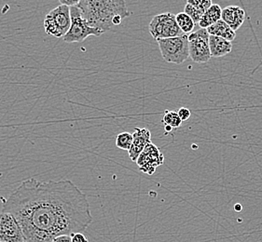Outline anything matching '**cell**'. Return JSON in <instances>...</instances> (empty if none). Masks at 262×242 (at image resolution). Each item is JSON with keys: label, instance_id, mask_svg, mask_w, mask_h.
<instances>
[{"label": "cell", "instance_id": "6da1fadb", "mask_svg": "<svg viewBox=\"0 0 262 242\" xmlns=\"http://www.w3.org/2000/svg\"><path fill=\"white\" fill-rule=\"evenodd\" d=\"M2 201V211L15 217L27 242L83 233L93 222L87 196L70 180H24Z\"/></svg>", "mask_w": 262, "mask_h": 242}, {"label": "cell", "instance_id": "7a4b0ae2", "mask_svg": "<svg viewBox=\"0 0 262 242\" xmlns=\"http://www.w3.org/2000/svg\"><path fill=\"white\" fill-rule=\"evenodd\" d=\"M77 7L91 27L104 33L131 14L125 0H81Z\"/></svg>", "mask_w": 262, "mask_h": 242}, {"label": "cell", "instance_id": "3957f363", "mask_svg": "<svg viewBox=\"0 0 262 242\" xmlns=\"http://www.w3.org/2000/svg\"><path fill=\"white\" fill-rule=\"evenodd\" d=\"M157 43L166 63L181 64L189 57V35L159 39Z\"/></svg>", "mask_w": 262, "mask_h": 242}, {"label": "cell", "instance_id": "277c9868", "mask_svg": "<svg viewBox=\"0 0 262 242\" xmlns=\"http://www.w3.org/2000/svg\"><path fill=\"white\" fill-rule=\"evenodd\" d=\"M70 14L71 27L68 34L63 37L64 42H82L90 36L100 37L102 34H104V32L90 26L77 6L70 7Z\"/></svg>", "mask_w": 262, "mask_h": 242}, {"label": "cell", "instance_id": "5b68a950", "mask_svg": "<svg viewBox=\"0 0 262 242\" xmlns=\"http://www.w3.org/2000/svg\"><path fill=\"white\" fill-rule=\"evenodd\" d=\"M71 27L70 7L60 5L48 13L44 19V29L46 34L53 37H63Z\"/></svg>", "mask_w": 262, "mask_h": 242}, {"label": "cell", "instance_id": "8992f818", "mask_svg": "<svg viewBox=\"0 0 262 242\" xmlns=\"http://www.w3.org/2000/svg\"><path fill=\"white\" fill-rule=\"evenodd\" d=\"M148 30L152 37L157 41L159 39L179 37L184 35L172 12H164L153 17Z\"/></svg>", "mask_w": 262, "mask_h": 242}, {"label": "cell", "instance_id": "52a82bcc", "mask_svg": "<svg viewBox=\"0 0 262 242\" xmlns=\"http://www.w3.org/2000/svg\"><path fill=\"white\" fill-rule=\"evenodd\" d=\"M209 33L205 28H200L189 35V57L194 63H208L212 58L210 53Z\"/></svg>", "mask_w": 262, "mask_h": 242}, {"label": "cell", "instance_id": "ba28073f", "mask_svg": "<svg viewBox=\"0 0 262 242\" xmlns=\"http://www.w3.org/2000/svg\"><path fill=\"white\" fill-rule=\"evenodd\" d=\"M164 156L160 149L152 142H149L140 154L137 160L139 170L144 174L152 175L156 168L163 165Z\"/></svg>", "mask_w": 262, "mask_h": 242}, {"label": "cell", "instance_id": "9c48e42d", "mask_svg": "<svg viewBox=\"0 0 262 242\" xmlns=\"http://www.w3.org/2000/svg\"><path fill=\"white\" fill-rule=\"evenodd\" d=\"M0 241H26L21 226L15 217L9 212L2 211L0 213Z\"/></svg>", "mask_w": 262, "mask_h": 242}, {"label": "cell", "instance_id": "30bf717a", "mask_svg": "<svg viewBox=\"0 0 262 242\" xmlns=\"http://www.w3.org/2000/svg\"><path fill=\"white\" fill-rule=\"evenodd\" d=\"M133 137V143L128 153L132 161L137 162L140 154L144 151L147 144L151 142V133L146 128H136Z\"/></svg>", "mask_w": 262, "mask_h": 242}, {"label": "cell", "instance_id": "8fae6325", "mask_svg": "<svg viewBox=\"0 0 262 242\" xmlns=\"http://www.w3.org/2000/svg\"><path fill=\"white\" fill-rule=\"evenodd\" d=\"M221 20L231 27L232 30H238L246 20V11L239 6H229L222 10Z\"/></svg>", "mask_w": 262, "mask_h": 242}, {"label": "cell", "instance_id": "7c38bea8", "mask_svg": "<svg viewBox=\"0 0 262 242\" xmlns=\"http://www.w3.org/2000/svg\"><path fill=\"white\" fill-rule=\"evenodd\" d=\"M209 47L211 56L219 58L223 57L231 53L232 50V44L222 37H216L210 35Z\"/></svg>", "mask_w": 262, "mask_h": 242}, {"label": "cell", "instance_id": "4fadbf2b", "mask_svg": "<svg viewBox=\"0 0 262 242\" xmlns=\"http://www.w3.org/2000/svg\"><path fill=\"white\" fill-rule=\"evenodd\" d=\"M207 31L209 33V35L222 37L231 42L235 39V31L232 30L223 20H220L217 22H215V25L208 27Z\"/></svg>", "mask_w": 262, "mask_h": 242}, {"label": "cell", "instance_id": "5bb4252c", "mask_svg": "<svg viewBox=\"0 0 262 242\" xmlns=\"http://www.w3.org/2000/svg\"><path fill=\"white\" fill-rule=\"evenodd\" d=\"M222 9L217 4H213L207 11H205L202 20L200 21L199 26L201 28L207 29L208 27L215 25V22L221 20Z\"/></svg>", "mask_w": 262, "mask_h": 242}, {"label": "cell", "instance_id": "9a60e30c", "mask_svg": "<svg viewBox=\"0 0 262 242\" xmlns=\"http://www.w3.org/2000/svg\"><path fill=\"white\" fill-rule=\"evenodd\" d=\"M176 20L179 25V28L182 30L184 34L189 35L190 33H192L195 23L193 20L187 13H185L184 11L179 12V14L176 15Z\"/></svg>", "mask_w": 262, "mask_h": 242}, {"label": "cell", "instance_id": "2e32d148", "mask_svg": "<svg viewBox=\"0 0 262 242\" xmlns=\"http://www.w3.org/2000/svg\"><path fill=\"white\" fill-rule=\"evenodd\" d=\"M162 122L164 124V127H171L172 129H178L182 125V122L179 113L176 111H165Z\"/></svg>", "mask_w": 262, "mask_h": 242}, {"label": "cell", "instance_id": "e0dca14e", "mask_svg": "<svg viewBox=\"0 0 262 242\" xmlns=\"http://www.w3.org/2000/svg\"><path fill=\"white\" fill-rule=\"evenodd\" d=\"M133 140L134 137L132 133L127 132H121L116 137V147L122 150L129 151L133 143Z\"/></svg>", "mask_w": 262, "mask_h": 242}, {"label": "cell", "instance_id": "ac0fdd59", "mask_svg": "<svg viewBox=\"0 0 262 242\" xmlns=\"http://www.w3.org/2000/svg\"><path fill=\"white\" fill-rule=\"evenodd\" d=\"M184 12L187 13L188 15L193 20L195 26L199 25L200 21L202 20L203 16L205 13H203L202 11H200L199 10H197L196 8H194L193 6L189 5V4H186L185 6V9H184Z\"/></svg>", "mask_w": 262, "mask_h": 242}, {"label": "cell", "instance_id": "d6986e66", "mask_svg": "<svg viewBox=\"0 0 262 242\" xmlns=\"http://www.w3.org/2000/svg\"><path fill=\"white\" fill-rule=\"evenodd\" d=\"M187 3L189 5L193 6L197 10L205 13V11L213 5L212 0H187Z\"/></svg>", "mask_w": 262, "mask_h": 242}, {"label": "cell", "instance_id": "ffe728a7", "mask_svg": "<svg viewBox=\"0 0 262 242\" xmlns=\"http://www.w3.org/2000/svg\"><path fill=\"white\" fill-rule=\"evenodd\" d=\"M178 113H179V116H180V118H181V120L186 121L189 119L190 116H191V112L188 108H186V107H181V108H179V110L178 111Z\"/></svg>", "mask_w": 262, "mask_h": 242}, {"label": "cell", "instance_id": "44dd1931", "mask_svg": "<svg viewBox=\"0 0 262 242\" xmlns=\"http://www.w3.org/2000/svg\"><path fill=\"white\" fill-rule=\"evenodd\" d=\"M70 236L72 242H89L88 238L84 236L83 233H74Z\"/></svg>", "mask_w": 262, "mask_h": 242}, {"label": "cell", "instance_id": "7402d4cb", "mask_svg": "<svg viewBox=\"0 0 262 242\" xmlns=\"http://www.w3.org/2000/svg\"><path fill=\"white\" fill-rule=\"evenodd\" d=\"M81 0H59L61 5L69 6V7H75L79 4Z\"/></svg>", "mask_w": 262, "mask_h": 242}, {"label": "cell", "instance_id": "603a6c76", "mask_svg": "<svg viewBox=\"0 0 262 242\" xmlns=\"http://www.w3.org/2000/svg\"><path fill=\"white\" fill-rule=\"evenodd\" d=\"M53 242H72V239H71V236L63 235V236L56 237L55 239H53Z\"/></svg>", "mask_w": 262, "mask_h": 242}, {"label": "cell", "instance_id": "cb8c5ba5", "mask_svg": "<svg viewBox=\"0 0 262 242\" xmlns=\"http://www.w3.org/2000/svg\"><path fill=\"white\" fill-rule=\"evenodd\" d=\"M234 209H235L236 211H241L242 207L240 206V204H236L235 208H234Z\"/></svg>", "mask_w": 262, "mask_h": 242}, {"label": "cell", "instance_id": "d4e9b609", "mask_svg": "<svg viewBox=\"0 0 262 242\" xmlns=\"http://www.w3.org/2000/svg\"><path fill=\"white\" fill-rule=\"evenodd\" d=\"M24 242H27V241H24Z\"/></svg>", "mask_w": 262, "mask_h": 242}, {"label": "cell", "instance_id": "484cf974", "mask_svg": "<svg viewBox=\"0 0 262 242\" xmlns=\"http://www.w3.org/2000/svg\"><path fill=\"white\" fill-rule=\"evenodd\" d=\"M0 242H1V241H0Z\"/></svg>", "mask_w": 262, "mask_h": 242}]
</instances>
